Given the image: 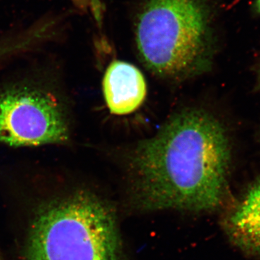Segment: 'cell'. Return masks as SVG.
I'll return each instance as SVG.
<instances>
[{
	"label": "cell",
	"mask_w": 260,
	"mask_h": 260,
	"mask_svg": "<svg viewBox=\"0 0 260 260\" xmlns=\"http://www.w3.org/2000/svg\"><path fill=\"white\" fill-rule=\"evenodd\" d=\"M230 162L223 124L204 110L186 109L138 143L129 168L137 198L145 208L204 212L221 203Z\"/></svg>",
	"instance_id": "cell-1"
},
{
	"label": "cell",
	"mask_w": 260,
	"mask_h": 260,
	"mask_svg": "<svg viewBox=\"0 0 260 260\" xmlns=\"http://www.w3.org/2000/svg\"><path fill=\"white\" fill-rule=\"evenodd\" d=\"M213 0H138L133 32L140 59L174 81L208 72L216 47Z\"/></svg>",
	"instance_id": "cell-2"
},
{
	"label": "cell",
	"mask_w": 260,
	"mask_h": 260,
	"mask_svg": "<svg viewBox=\"0 0 260 260\" xmlns=\"http://www.w3.org/2000/svg\"><path fill=\"white\" fill-rule=\"evenodd\" d=\"M26 260H124L114 211L90 191L51 200L34 219Z\"/></svg>",
	"instance_id": "cell-3"
},
{
	"label": "cell",
	"mask_w": 260,
	"mask_h": 260,
	"mask_svg": "<svg viewBox=\"0 0 260 260\" xmlns=\"http://www.w3.org/2000/svg\"><path fill=\"white\" fill-rule=\"evenodd\" d=\"M72 133L69 99L54 78L31 75L0 83V144L63 145Z\"/></svg>",
	"instance_id": "cell-4"
},
{
	"label": "cell",
	"mask_w": 260,
	"mask_h": 260,
	"mask_svg": "<svg viewBox=\"0 0 260 260\" xmlns=\"http://www.w3.org/2000/svg\"><path fill=\"white\" fill-rule=\"evenodd\" d=\"M103 92L112 114L126 115L135 112L144 102L146 81L143 73L135 65L114 60L104 74Z\"/></svg>",
	"instance_id": "cell-5"
},
{
	"label": "cell",
	"mask_w": 260,
	"mask_h": 260,
	"mask_svg": "<svg viewBox=\"0 0 260 260\" xmlns=\"http://www.w3.org/2000/svg\"><path fill=\"white\" fill-rule=\"evenodd\" d=\"M227 232L244 250L260 254V178L226 220Z\"/></svg>",
	"instance_id": "cell-6"
},
{
	"label": "cell",
	"mask_w": 260,
	"mask_h": 260,
	"mask_svg": "<svg viewBox=\"0 0 260 260\" xmlns=\"http://www.w3.org/2000/svg\"><path fill=\"white\" fill-rule=\"evenodd\" d=\"M44 35L35 25L0 37V61L42 47Z\"/></svg>",
	"instance_id": "cell-7"
},
{
	"label": "cell",
	"mask_w": 260,
	"mask_h": 260,
	"mask_svg": "<svg viewBox=\"0 0 260 260\" xmlns=\"http://www.w3.org/2000/svg\"><path fill=\"white\" fill-rule=\"evenodd\" d=\"M89 8L91 10L93 18L98 28L102 29L105 13V6L101 0H90Z\"/></svg>",
	"instance_id": "cell-8"
},
{
	"label": "cell",
	"mask_w": 260,
	"mask_h": 260,
	"mask_svg": "<svg viewBox=\"0 0 260 260\" xmlns=\"http://www.w3.org/2000/svg\"><path fill=\"white\" fill-rule=\"evenodd\" d=\"M75 6L82 12H86L89 8L90 0H72Z\"/></svg>",
	"instance_id": "cell-9"
},
{
	"label": "cell",
	"mask_w": 260,
	"mask_h": 260,
	"mask_svg": "<svg viewBox=\"0 0 260 260\" xmlns=\"http://www.w3.org/2000/svg\"><path fill=\"white\" fill-rule=\"evenodd\" d=\"M255 9L257 13H260V0H256Z\"/></svg>",
	"instance_id": "cell-10"
}]
</instances>
